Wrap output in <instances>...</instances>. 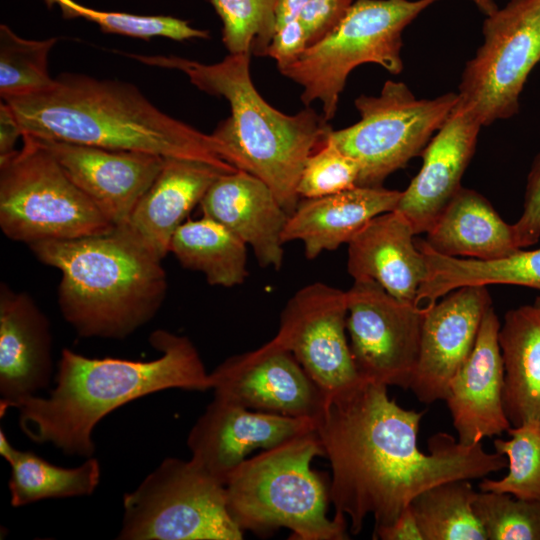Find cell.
<instances>
[{
	"label": "cell",
	"mask_w": 540,
	"mask_h": 540,
	"mask_svg": "<svg viewBox=\"0 0 540 540\" xmlns=\"http://www.w3.org/2000/svg\"><path fill=\"white\" fill-rule=\"evenodd\" d=\"M425 412L408 410L389 398L387 386L362 381L325 399L315 432L329 460L330 500L349 531L359 534L372 516L374 530L392 524L422 491L457 479H480L507 468V458L481 443L466 446L452 435L418 447Z\"/></svg>",
	"instance_id": "cell-1"
},
{
	"label": "cell",
	"mask_w": 540,
	"mask_h": 540,
	"mask_svg": "<svg viewBox=\"0 0 540 540\" xmlns=\"http://www.w3.org/2000/svg\"><path fill=\"white\" fill-rule=\"evenodd\" d=\"M149 341L161 353L150 361L89 358L63 349L49 395L11 407L19 411L21 430L35 443L89 458L95 452L94 428L122 405L166 389H212L210 373L189 338L156 330Z\"/></svg>",
	"instance_id": "cell-2"
},
{
	"label": "cell",
	"mask_w": 540,
	"mask_h": 540,
	"mask_svg": "<svg viewBox=\"0 0 540 540\" xmlns=\"http://www.w3.org/2000/svg\"><path fill=\"white\" fill-rule=\"evenodd\" d=\"M22 134L113 150L202 161L237 169L211 134L162 112L133 84L63 73L40 93L5 101Z\"/></svg>",
	"instance_id": "cell-3"
},
{
	"label": "cell",
	"mask_w": 540,
	"mask_h": 540,
	"mask_svg": "<svg viewBox=\"0 0 540 540\" xmlns=\"http://www.w3.org/2000/svg\"><path fill=\"white\" fill-rule=\"evenodd\" d=\"M144 64L184 73L199 90L223 97L230 116L212 133L229 149L233 165L264 181L290 215L300 197L298 182L308 157L332 129L309 106L294 115L271 106L250 75V54H228L205 64L179 56L126 54Z\"/></svg>",
	"instance_id": "cell-4"
},
{
	"label": "cell",
	"mask_w": 540,
	"mask_h": 540,
	"mask_svg": "<svg viewBox=\"0 0 540 540\" xmlns=\"http://www.w3.org/2000/svg\"><path fill=\"white\" fill-rule=\"evenodd\" d=\"M29 247L61 273L58 305L81 337L126 338L156 315L166 297L162 261L120 228Z\"/></svg>",
	"instance_id": "cell-5"
},
{
	"label": "cell",
	"mask_w": 540,
	"mask_h": 540,
	"mask_svg": "<svg viewBox=\"0 0 540 540\" xmlns=\"http://www.w3.org/2000/svg\"><path fill=\"white\" fill-rule=\"evenodd\" d=\"M323 456L315 430L247 458L225 483L226 505L244 532L268 536L280 528L294 540H347L346 518L328 516L330 480L311 467Z\"/></svg>",
	"instance_id": "cell-6"
},
{
	"label": "cell",
	"mask_w": 540,
	"mask_h": 540,
	"mask_svg": "<svg viewBox=\"0 0 540 540\" xmlns=\"http://www.w3.org/2000/svg\"><path fill=\"white\" fill-rule=\"evenodd\" d=\"M436 1L355 0L329 34L278 70L302 87L301 101L306 107L319 101L322 116L329 121L357 66L374 63L392 74L402 71V33Z\"/></svg>",
	"instance_id": "cell-7"
},
{
	"label": "cell",
	"mask_w": 540,
	"mask_h": 540,
	"mask_svg": "<svg viewBox=\"0 0 540 540\" xmlns=\"http://www.w3.org/2000/svg\"><path fill=\"white\" fill-rule=\"evenodd\" d=\"M22 142L0 159V227L6 237L29 246L113 230L36 137L22 134Z\"/></svg>",
	"instance_id": "cell-8"
},
{
	"label": "cell",
	"mask_w": 540,
	"mask_h": 540,
	"mask_svg": "<svg viewBox=\"0 0 540 540\" xmlns=\"http://www.w3.org/2000/svg\"><path fill=\"white\" fill-rule=\"evenodd\" d=\"M225 485L191 460L165 458L123 496L121 540H241Z\"/></svg>",
	"instance_id": "cell-9"
},
{
	"label": "cell",
	"mask_w": 540,
	"mask_h": 540,
	"mask_svg": "<svg viewBox=\"0 0 540 540\" xmlns=\"http://www.w3.org/2000/svg\"><path fill=\"white\" fill-rule=\"evenodd\" d=\"M456 92L419 99L401 81L387 80L379 95L354 101L360 120L329 136L359 167L358 186L380 187L424 148L458 102Z\"/></svg>",
	"instance_id": "cell-10"
},
{
	"label": "cell",
	"mask_w": 540,
	"mask_h": 540,
	"mask_svg": "<svg viewBox=\"0 0 540 540\" xmlns=\"http://www.w3.org/2000/svg\"><path fill=\"white\" fill-rule=\"evenodd\" d=\"M482 31L457 93L458 103L485 126L519 111L522 89L540 61V0H509L486 16Z\"/></svg>",
	"instance_id": "cell-11"
},
{
	"label": "cell",
	"mask_w": 540,
	"mask_h": 540,
	"mask_svg": "<svg viewBox=\"0 0 540 540\" xmlns=\"http://www.w3.org/2000/svg\"><path fill=\"white\" fill-rule=\"evenodd\" d=\"M347 293V334L362 379L410 389L424 309L390 295L377 282L354 280Z\"/></svg>",
	"instance_id": "cell-12"
},
{
	"label": "cell",
	"mask_w": 540,
	"mask_h": 540,
	"mask_svg": "<svg viewBox=\"0 0 540 540\" xmlns=\"http://www.w3.org/2000/svg\"><path fill=\"white\" fill-rule=\"evenodd\" d=\"M346 320V291L314 282L288 300L269 340L295 357L326 398L364 381L353 360Z\"/></svg>",
	"instance_id": "cell-13"
},
{
	"label": "cell",
	"mask_w": 540,
	"mask_h": 540,
	"mask_svg": "<svg viewBox=\"0 0 540 540\" xmlns=\"http://www.w3.org/2000/svg\"><path fill=\"white\" fill-rule=\"evenodd\" d=\"M214 397L254 411L316 420L325 395L287 350L269 341L210 373Z\"/></svg>",
	"instance_id": "cell-14"
},
{
	"label": "cell",
	"mask_w": 540,
	"mask_h": 540,
	"mask_svg": "<svg viewBox=\"0 0 540 540\" xmlns=\"http://www.w3.org/2000/svg\"><path fill=\"white\" fill-rule=\"evenodd\" d=\"M491 306L486 286H465L424 309L419 358L410 387L420 402L445 401L450 382L470 356Z\"/></svg>",
	"instance_id": "cell-15"
},
{
	"label": "cell",
	"mask_w": 540,
	"mask_h": 540,
	"mask_svg": "<svg viewBox=\"0 0 540 540\" xmlns=\"http://www.w3.org/2000/svg\"><path fill=\"white\" fill-rule=\"evenodd\" d=\"M312 430V419L254 411L214 397L191 428L187 445L190 460L225 485L252 451Z\"/></svg>",
	"instance_id": "cell-16"
},
{
	"label": "cell",
	"mask_w": 540,
	"mask_h": 540,
	"mask_svg": "<svg viewBox=\"0 0 540 540\" xmlns=\"http://www.w3.org/2000/svg\"><path fill=\"white\" fill-rule=\"evenodd\" d=\"M37 139L114 227L127 223L164 163V157L146 152Z\"/></svg>",
	"instance_id": "cell-17"
},
{
	"label": "cell",
	"mask_w": 540,
	"mask_h": 540,
	"mask_svg": "<svg viewBox=\"0 0 540 540\" xmlns=\"http://www.w3.org/2000/svg\"><path fill=\"white\" fill-rule=\"evenodd\" d=\"M481 127L475 114L457 102L424 148L421 168L402 191L395 209L410 222L415 234L426 233L461 189Z\"/></svg>",
	"instance_id": "cell-18"
},
{
	"label": "cell",
	"mask_w": 540,
	"mask_h": 540,
	"mask_svg": "<svg viewBox=\"0 0 540 540\" xmlns=\"http://www.w3.org/2000/svg\"><path fill=\"white\" fill-rule=\"evenodd\" d=\"M500 321L486 311L474 348L452 378L445 399L457 440L466 446L507 432L511 424L503 408L504 368L499 347Z\"/></svg>",
	"instance_id": "cell-19"
},
{
	"label": "cell",
	"mask_w": 540,
	"mask_h": 540,
	"mask_svg": "<svg viewBox=\"0 0 540 540\" xmlns=\"http://www.w3.org/2000/svg\"><path fill=\"white\" fill-rule=\"evenodd\" d=\"M50 324L33 298L0 287V415L51 380Z\"/></svg>",
	"instance_id": "cell-20"
},
{
	"label": "cell",
	"mask_w": 540,
	"mask_h": 540,
	"mask_svg": "<svg viewBox=\"0 0 540 540\" xmlns=\"http://www.w3.org/2000/svg\"><path fill=\"white\" fill-rule=\"evenodd\" d=\"M202 214L229 229L250 246L264 268L283 264V232L289 214L271 188L244 170L221 174L199 204Z\"/></svg>",
	"instance_id": "cell-21"
},
{
	"label": "cell",
	"mask_w": 540,
	"mask_h": 540,
	"mask_svg": "<svg viewBox=\"0 0 540 540\" xmlns=\"http://www.w3.org/2000/svg\"><path fill=\"white\" fill-rule=\"evenodd\" d=\"M223 173L228 172L202 161L164 158L159 174L136 204L127 223L117 228L162 261L170 252L176 230Z\"/></svg>",
	"instance_id": "cell-22"
},
{
	"label": "cell",
	"mask_w": 540,
	"mask_h": 540,
	"mask_svg": "<svg viewBox=\"0 0 540 540\" xmlns=\"http://www.w3.org/2000/svg\"><path fill=\"white\" fill-rule=\"evenodd\" d=\"M415 232L400 212H385L369 221L347 244V271L377 282L395 298L415 304L427 275Z\"/></svg>",
	"instance_id": "cell-23"
},
{
	"label": "cell",
	"mask_w": 540,
	"mask_h": 540,
	"mask_svg": "<svg viewBox=\"0 0 540 540\" xmlns=\"http://www.w3.org/2000/svg\"><path fill=\"white\" fill-rule=\"evenodd\" d=\"M402 191L356 186L336 194L303 198L289 215L284 243L301 241L307 259L349 241L373 218L396 209Z\"/></svg>",
	"instance_id": "cell-24"
},
{
	"label": "cell",
	"mask_w": 540,
	"mask_h": 540,
	"mask_svg": "<svg viewBox=\"0 0 540 540\" xmlns=\"http://www.w3.org/2000/svg\"><path fill=\"white\" fill-rule=\"evenodd\" d=\"M424 241L442 255L481 260L520 249L513 225L506 223L483 195L465 187L443 209Z\"/></svg>",
	"instance_id": "cell-25"
},
{
	"label": "cell",
	"mask_w": 540,
	"mask_h": 540,
	"mask_svg": "<svg viewBox=\"0 0 540 540\" xmlns=\"http://www.w3.org/2000/svg\"><path fill=\"white\" fill-rule=\"evenodd\" d=\"M503 408L511 426L540 419V308L510 309L500 324Z\"/></svg>",
	"instance_id": "cell-26"
},
{
	"label": "cell",
	"mask_w": 540,
	"mask_h": 540,
	"mask_svg": "<svg viewBox=\"0 0 540 540\" xmlns=\"http://www.w3.org/2000/svg\"><path fill=\"white\" fill-rule=\"evenodd\" d=\"M416 245L427 265L415 305L426 309L449 292L465 286L516 285L540 290V248L519 249L506 256L481 260L442 255L424 240Z\"/></svg>",
	"instance_id": "cell-27"
},
{
	"label": "cell",
	"mask_w": 540,
	"mask_h": 540,
	"mask_svg": "<svg viewBox=\"0 0 540 540\" xmlns=\"http://www.w3.org/2000/svg\"><path fill=\"white\" fill-rule=\"evenodd\" d=\"M247 245L219 222L187 219L174 233L170 252L187 269L202 273L213 286L241 285L248 276Z\"/></svg>",
	"instance_id": "cell-28"
},
{
	"label": "cell",
	"mask_w": 540,
	"mask_h": 540,
	"mask_svg": "<svg viewBox=\"0 0 540 540\" xmlns=\"http://www.w3.org/2000/svg\"><path fill=\"white\" fill-rule=\"evenodd\" d=\"M0 454L11 467L8 487L13 507L43 499L89 496L100 482L101 466L93 456L74 468L59 467L31 451L14 448L2 429Z\"/></svg>",
	"instance_id": "cell-29"
},
{
	"label": "cell",
	"mask_w": 540,
	"mask_h": 540,
	"mask_svg": "<svg viewBox=\"0 0 540 540\" xmlns=\"http://www.w3.org/2000/svg\"><path fill=\"white\" fill-rule=\"evenodd\" d=\"M476 495L469 479H457L414 497L409 507L423 540H487L473 510Z\"/></svg>",
	"instance_id": "cell-30"
},
{
	"label": "cell",
	"mask_w": 540,
	"mask_h": 540,
	"mask_svg": "<svg viewBox=\"0 0 540 540\" xmlns=\"http://www.w3.org/2000/svg\"><path fill=\"white\" fill-rule=\"evenodd\" d=\"M58 38L31 40L0 25V96L3 101L31 96L50 88L48 55Z\"/></svg>",
	"instance_id": "cell-31"
},
{
	"label": "cell",
	"mask_w": 540,
	"mask_h": 540,
	"mask_svg": "<svg viewBox=\"0 0 540 540\" xmlns=\"http://www.w3.org/2000/svg\"><path fill=\"white\" fill-rule=\"evenodd\" d=\"M507 433L508 440L495 439L493 445L507 458L508 473L499 480L484 478L479 488L540 501V419L511 426Z\"/></svg>",
	"instance_id": "cell-32"
},
{
	"label": "cell",
	"mask_w": 540,
	"mask_h": 540,
	"mask_svg": "<svg viewBox=\"0 0 540 540\" xmlns=\"http://www.w3.org/2000/svg\"><path fill=\"white\" fill-rule=\"evenodd\" d=\"M48 6H58L66 19L82 18L97 24L103 32L149 40L164 37L176 41L206 39L207 30L195 28L187 20L165 15H136L126 12L102 11L74 0H44Z\"/></svg>",
	"instance_id": "cell-33"
},
{
	"label": "cell",
	"mask_w": 540,
	"mask_h": 540,
	"mask_svg": "<svg viewBox=\"0 0 540 540\" xmlns=\"http://www.w3.org/2000/svg\"><path fill=\"white\" fill-rule=\"evenodd\" d=\"M222 21L229 54L267 56L276 30L279 0H210Z\"/></svg>",
	"instance_id": "cell-34"
},
{
	"label": "cell",
	"mask_w": 540,
	"mask_h": 540,
	"mask_svg": "<svg viewBox=\"0 0 540 540\" xmlns=\"http://www.w3.org/2000/svg\"><path fill=\"white\" fill-rule=\"evenodd\" d=\"M473 510L487 540H540V501L507 493H477Z\"/></svg>",
	"instance_id": "cell-35"
},
{
	"label": "cell",
	"mask_w": 540,
	"mask_h": 540,
	"mask_svg": "<svg viewBox=\"0 0 540 540\" xmlns=\"http://www.w3.org/2000/svg\"><path fill=\"white\" fill-rule=\"evenodd\" d=\"M358 179V164L328 134L306 160L297 192L300 199L327 196L358 186Z\"/></svg>",
	"instance_id": "cell-36"
},
{
	"label": "cell",
	"mask_w": 540,
	"mask_h": 540,
	"mask_svg": "<svg viewBox=\"0 0 540 540\" xmlns=\"http://www.w3.org/2000/svg\"><path fill=\"white\" fill-rule=\"evenodd\" d=\"M516 243L520 249L536 244L540 238V152L534 158L527 176L523 211L514 223Z\"/></svg>",
	"instance_id": "cell-37"
},
{
	"label": "cell",
	"mask_w": 540,
	"mask_h": 540,
	"mask_svg": "<svg viewBox=\"0 0 540 540\" xmlns=\"http://www.w3.org/2000/svg\"><path fill=\"white\" fill-rule=\"evenodd\" d=\"M355 0H310L299 16L309 46L329 34Z\"/></svg>",
	"instance_id": "cell-38"
},
{
	"label": "cell",
	"mask_w": 540,
	"mask_h": 540,
	"mask_svg": "<svg viewBox=\"0 0 540 540\" xmlns=\"http://www.w3.org/2000/svg\"><path fill=\"white\" fill-rule=\"evenodd\" d=\"M308 47L305 29L298 18L275 30L267 56L274 59L277 68L281 69L295 62Z\"/></svg>",
	"instance_id": "cell-39"
},
{
	"label": "cell",
	"mask_w": 540,
	"mask_h": 540,
	"mask_svg": "<svg viewBox=\"0 0 540 540\" xmlns=\"http://www.w3.org/2000/svg\"><path fill=\"white\" fill-rule=\"evenodd\" d=\"M373 539L423 540V536L410 507H408L392 524L374 530Z\"/></svg>",
	"instance_id": "cell-40"
},
{
	"label": "cell",
	"mask_w": 540,
	"mask_h": 540,
	"mask_svg": "<svg viewBox=\"0 0 540 540\" xmlns=\"http://www.w3.org/2000/svg\"><path fill=\"white\" fill-rule=\"evenodd\" d=\"M19 137H22L20 125L10 106L2 100L0 104V159L16 151L15 144Z\"/></svg>",
	"instance_id": "cell-41"
},
{
	"label": "cell",
	"mask_w": 540,
	"mask_h": 540,
	"mask_svg": "<svg viewBox=\"0 0 540 540\" xmlns=\"http://www.w3.org/2000/svg\"><path fill=\"white\" fill-rule=\"evenodd\" d=\"M310 0H279L276 10V29L298 19Z\"/></svg>",
	"instance_id": "cell-42"
},
{
	"label": "cell",
	"mask_w": 540,
	"mask_h": 540,
	"mask_svg": "<svg viewBox=\"0 0 540 540\" xmlns=\"http://www.w3.org/2000/svg\"><path fill=\"white\" fill-rule=\"evenodd\" d=\"M485 16L491 15L499 7L495 0H470Z\"/></svg>",
	"instance_id": "cell-43"
},
{
	"label": "cell",
	"mask_w": 540,
	"mask_h": 540,
	"mask_svg": "<svg viewBox=\"0 0 540 540\" xmlns=\"http://www.w3.org/2000/svg\"><path fill=\"white\" fill-rule=\"evenodd\" d=\"M535 306H537L538 308H540V296H537L534 303H533Z\"/></svg>",
	"instance_id": "cell-44"
}]
</instances>
